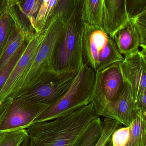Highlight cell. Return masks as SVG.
<instances>
[{
	"mask_svg": "<svg viewBox=\"0 0 146 146\" xmlns=\"http://www.w3.org/2000/svg\"><path fill=\"white\" fill-rule=\"evenodd\" d=\"M121 63L115 62L95 72L91 103L98 116L107 105L117 100L123 90L125 80Z\"/></svg>",
	"mask_w": 146,
	"mask_h": 146,
	"instance_id": "52a82bcc",
	"label": "cell"
},
{
	"mask_svg": "<svg viewBox=\"0 0 146 146\" xmlns=\"http://www.w3.org/2000/svg\"><path fill=\"white\" fill-rule=\"evenodd\" d=\"M103 0H84V20L92 25L103 27Z\"/></svg>",
	"mask_w": 146,
	"mask_h": 146,
	"instance_id": "ac0fdd59",
	"label": "cell"
},
{
	"mask_svg": "<svg viewBox=\"0 0 146 146\" xmlns=\"http://www.w3.org/2000/svg\"><path fill=\"white\" fill-rule=\"evenodd\" d=\"M26 129L27 146H95L103 125L91 103L68 115L34 123Z\"/></svg>",
	"mask_w": 146,
	"mask_h": 146,
	"instance_id": "6da1fadb",
	"label": "cell"
},
{
	"mask_svg": "<svg viewBox=\"0 0 146 146\" xmlns=\"http://www.w3.org/2000/svg\"><path fill=\"white\" fill-rule=\"evenodd\" d=\"M125 81L131 86L139 109L146 111V49H141L121 62Z\"/></svg>",
	"mask_w": 146,
	"mask_h": 146,
	"instance_id": "ba28073f",
	"label": "cell"
},
{
	"mask_svg": "<svg viewBox=\"0 0 146 146\" xmlns=\"http://www.w3.org/2000/svg\"><path fill=\"white\" fill-rule=\"evenodd\" d=\"M44 31L35 33L28 38L22 55L9 74L6 83L0 91V106L6 100L13 99L17 94L21 79L30 66L43 41Z\"/></svg>",
	"mask_w": 146,
	"mask_h": 146,
	"instance_id": "9c48e42d",
	"label": "cell"
},
{
	"mask_svg": "<svg viewBox=\"0 0 146 146\" xmlns=\"http://www.w3.org/2000/svg\"><path fill=\"white\" fill-rule=\"evenodd\" d=\"M129 127H121L112 134L111 138L112 146H127L129 141Z\"/></svg>",
	"mask_w": 146,
	"mask_h": 146,
	"instance_id": "cb8c5ba5",
	"label": "cell"
},
{
	"mask_svg": "<svg viewBox=\"0 0 146 146\" xmlns=\"http://www.w3.org/2000/svg\"><path fill=\"white\" fill-rule=\"evenodd\" d=\"M129 127L130 137L127 146H146V111L139 110Z\"/></svg>",
	"mask_w": 146,
	"mask_h": 146,
	"instance_id": "2e32d148",
	"label": "cell"
},
{
	"mask_svg": "<svg viewBox=\"0 0 146 146\" xmlns=\"http://www.w3.org/2000/svg\"><path fill=\"white\" fill-rule=\"evenodd\" d=\"M49 106L23 99H13L0 123V131L26 128Z\"/></svg>",
	"mask_w": 146,
	"mask_h": 146,
	"instance_id": "30bf717a",
	"label": "cell"
},
{
	"mask_svg": "<svg viewBox=\"0 0 146 146\" xmlns=\"http://www.w3.org/2000/svg\"><path fill=\"white\" fill-rule=\"evenodd\" d=\"M102 122L103 132L95 146H105L111 139L113 133L117 129L122 127L120 123L110 118H105Z\"/></svg>",
	"mask_w": 146,
	"mask_h": 146,
	"instance_id": "44dd1931",
	"label": "cell"
},
{
	"mask_svg": "<svg viewBox=\"0 0 146 146\" xmlns=\"http://www.w3.org/2000/svg\"><path fill=\"white\" fill-rule=\"evenodd\" d=\"M103 27L113 38L115 34L129 21L126 0H103Z\"/></svg>",
	"mask_w": 146,
	"mask_h": 146,
	"instance_id": "4fadbf2b",
	"label": "cell"
},
{
	"mask_svg": "<svg viewBox=\"0 0 146 146\" xmlns=\"http://www.w3.org/2000/svg\"><path fill=\"white\" fill-rule=\"evenodd\" d=\"M84 10V0H78L72 15L64 24L63 32L54 53L53 69L56 72L79 71L84 66L82 57Z\"/></svg>",
	"mask_w": 146,
	"mask_h": 146,
	"instance_id": "7a4b0ae2",
	"label": "cell"
},
{
	"mask_svg": "<svg viewBox=\"0 0 146 146\" xmlns=\"http://www.w3.org/2000/svg\"><path fill=\"white\" fill-rule=\"evenodd\" d=\"M58 0H42L33 28L36 33L43 32L52 22Z\"/></svg>",
	"mask_w": 146,
	"mask_h": 146,
	"instance_id": "e0dca14e",
	"label": "cell"
},
{
	"mask_svg": "<svg viewBox=\"0 0 146 146\" xmlns=\"http://www.w3.org/2000/svg\"><path fill=\"white\" fill-rule=\"evenodd\" d=\"M29 37L13 21L9 36L0 56V71L5 66Z\"/></svg>",
	"mask_w": 146,
	"mask_h": 146,
	"instance_id": "9a60e30c",
	"label": "cell"
},
{
	"mask_svg": "<svg viewBox=\"0 0 146 146\" xmlns=\"http://www.w3.org/2000/svg\"><path fill=\"white\" fill-rule=\"evenodd\" d=\"M13 23V19L6 9L0 18V56L9 36Z\"/></svg>",
	"mask_w": 146,
	"mask_h": 146,
	"instance_id": "7402d4cb",
	"label": "cell"
},
{
	"mask_svg": "<svg viewBox=\"0 0 146 146\" xmlns=\"http://www.w3.org/2000/svg\"><path fill=\"white\" fill-rule=\"evenodd\" d=\"M42 0H19L10 3L7 10L15 24L27 36L35 34L33 25Z\"/></svg>",
	"mask_w": 146,
	"mask_h": 146,
	"instance_id": "7c38bea8",
	"label": "cell"
},
{
	"mask_svg": "<svg viewBox=\"0 0 146 146\" xmlns=\"http://www.w3.org/2000/svg\"><path fill=\"white\" fill-rule=\"evenodd\" d=\"M105 146H112V142H111V139L107 143L106 145H105Z\"/></svg>",
	"mask_w": 146,
	"mask_h": 146,
	"instance_id": "83f0119b",
	"label": "cell"
},
{
	"mask_svg": "<svg viewBox=\"0 0 146 146\" xmlns=\"http://www.w3.org/2000/svg\"><path fill=\"white\" fill-rule=\"evenodd\" d=\"M13 100L12 98L8 99L0 106V123L5 117Z\"/></svg>",
	"mask_w": 146,
	"mask_h": 146,
	"instance_id": "484cf974",
	"label": "cell"
},
{
	"mask_svg": "<svg viewBox=\"0 0 146 146\" xmlns=\"http://www.w3.org/2000/svg\"><path fill=\"white\" fill-rule=\"evenodd\" d=\"M27 39L26 40L24 44L19 49V50L12 56L5 66L0 71V91L6 83L9 74L22 55L26 46Z\"/></svg>",
	"mask_w": 146,
	"mask_h": 146,
	"instance_id": "603a6c76",
	"label": "cell"
},
{
	"mask_svg": "<svg viewBox=\"0 0 146 146\" xmlns=\"http://www.w3.org/2000/svg\"><path fill=\"white\" fill-rule=\"evenodd\" d=\"M95 77V71L84 65L66 93L40 114L33 123L66 116L91 103Z\"/></svg>",
	"mask_w": 146,
	"mask_h": 146,
	"instance_id": "3957f363",
	"label": "cell"
},
{
	"mask_svg": "<svg viewBox=\"0 0 146 146\" xmlns=\"http://www.w3.org/2000/svg\"><path fill=\"white\" fill-rule=\"evenodd\" d=\"M79 71L48 70L19 92L13 99L25 100L51 106L68 90Z\"/></svg>",
	"mask_w": 146,
	"mask_h": 146,
	"instance_id": "5b68a950",
	"label": "cell"
},
{
	"mask_svg": "<svg viewBox=\"0 0 146 146\" xmlns=\"http://www.w3.org/2000/svg\"><path fill=\"white\" fill-rule=\"evenodd\" d=\"M78 1V0H58L53 14L52 22L56 18L61 17L65 23L72 15Z\"/></svg>",
	"mask_w": 146,
	"mask_h": 146,
	"instance_id": "ffe728a7",
	"label": "cell"
},
{
	"mask_svg": "<svg viewBox=\"0 0 146 146\" xmlns=\"http://www.w3.org/2000/svg\"><path fill=\"white\" fill-rule=\"evenodd\" d=\"M126 3L129 19L146 11V0H126Z\"/></svg>",
	"mask_w": 146,
	"mask_h": 146,
	"instance_id": "d4e9b609",
	"label": "cell"
},
{
	"mask_svg": "<svg viewBox=\"0 0 146 146\" xmlns=\"http://www.w3.org/2000/svg\"><path fill=\"white\" fill-rule=\"evenodd\" d=\"M82 57L84 65L95 72L103 70L124 59L120 54L115 41L103 27L85 21L82 43Z\"/></svg>",
	"mask_w": 146,
	"mask_h": 146,
	"instance_id": "277c9868",
	"label": "cell"
},
{
	"mask_svg": "<svg viewBox=\"0 0 146 146\" xmlns=\"http://www.w3.org/2000/svg\"><path fill=\"white\" fill-rule=\"evenodd\" d=\"M64 24L61 17H57L45 30L40 47L21 79L17 94L41 74L48 70L53 69L55 49L63 32Z\"/></svg>",
	"mask_w": 146,
	"mask_h": 146,
	"instance_id": "8992f818",
	"label": "cell"
},
{
	"mask_svg": "<svg viewBox=\"0 0 146 146\" xmlns=\"http://www.w3.org/2000/svg\"><path fill=\"white\" fill-rule=\"evenodd\" d=\"M9 5V0H0V15L7 9Z\"/></svg>",
	"mask_w": 146,
	"mask_h": 146,
	"instance_id": "4316f807",
	"label": "cell"
},
{
	"mask_svg": "<svg viewBox=\"0 0 146 146\" xmlns=\"http://www.w3.org/2000/svg\"><path fill=\"white\" fill-rule=\"evenodd\" d=\"M19 0H9V4L18 1Z\"/></svg>",
	"mask_w": 146,
	"mask_h": 146,
	"instance_id": "f1b7e54d",
	"label": "cell"
},
{
	"mask_svg": "<svg viewBox=\"0 0 146 146\" xmlns=\"http://www.w3.org/2000/svg\"><path fill=\"white\" fill-rule=\"evenodd\" d=\"M113 38L122 55H130L140 50L141 38L134 17L129 19L127 24L118 31Z\"/></svg>",
	"mask_w": 146,
	"mask_h": 146,
	"instance_id": "5bb4252c",
	"label": "cell"
},
{
	"mask_svg": "<svg viewBox=\"0 0 146 146\" xmlns=\"http://www.w3.org/2000/svg\"><path fill=\"white\" fill-rule=\"evenodd\" d=\"M2 14H1L0 15V18H1V16Z\"/></svg>",
	"mask_w": 146,
	"mask_h": 146,
	"instance_id": "f546056e",
	"label": "cell"
},
{
	"mask_svg": "<svg viewBox=\"0 0 146 146\" xmlns=\"http://www.w3.org/2000/svg\"><path fill=\"white\" fill-rule=\"evenodd\" d=\"M27 137L26 128L0 131V146H19Z\"/></svg>",
	"mask_w": 146,
	"mask_h": 146,
	"instance_id": "d6986e66",
	"label": "cell"
},
{
	"mask_svg": "<svg viewBox=\"0 0 146 146\" xmlns=\"http://www.w3.org/2000/svg\"><path fill=\"white\" fill-rule=\"evenodd\" d=\"M131 86L125 81L123 90L116 101L107 105L99 116L117 121L122 125L129 127L137 117L139 111Z\"/></svg>",
	"mask_w": 146,
	"mask_h": 146,
	"instance_id": "8fae6325",
	"label": "cell"
}]
</instances>
